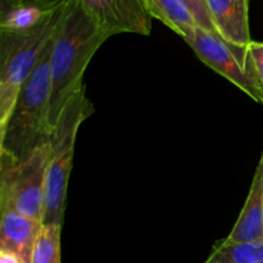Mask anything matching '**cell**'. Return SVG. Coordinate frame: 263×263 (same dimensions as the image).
<instances>
[{"instance_id":"obj_1","label":"cell","mask_w":263,"mask_h":263,"mask_svg":"<svg viewBox=\"0 0 263 263\" xmlns=\"http://www.w3.org/2000/svg\"><path fill=\"white\" fill-rule=\"evenodd\" d=\"M110 37L79 0L62 8L50 40V123L58 121L69 98L84 86V74L98 49Z\"/></svg>"},{"instance_id":"obj_2","label":"cell","mask_w":263,"mask_h":263,"mask_svg":"<svg viewBox=\"0 0 263 263\" xmlns=\"http://www.w3.org/2000/svg\"><path fill=\"white\" fill-rule=\"evenodd\" d=\"M51 40V39H50ZM50 41L21 89L7 123L0 128V151L23 161L36 148L50 143Z\"/></svg>"},{"instance_id":"obj_3","label":"cell","mask_w":263,"mask_h":263,"mask_svg":"<svg viewBox=\"0 0 263 263\" xmlns=\"http://www.w3.org/2000/svg\"><path fill=\"white\" fill-rule=\"evenodd\" d=\"M94 112L86 87L77 90L64 105L51 133V156L46 175L43 225H63L67 204V187L72 170L74 145L80 126Z\"/></svg>"},{"instance_id":"obj_4","label":"cell","mask_w":263,"mask_h":263,"mask_svg":"<svg viewBox=\"0 0 263 263\" xmlns=\"http://www.w3.org/2000/svg\"><path fill=\"white\" fill-rule=\"evenodd\" d=\"M61 12L50 13L27 32L0 31V128L5 126L21 89L37 67Z\"/></svg>"},{"instance_id":"obj_5","label":"cell","mask_w":263,"mask_h":263,"mask_svg":"<svg viewBox=\"0 0 263 263\" xmlns=\"http://www.w3.org/2000/svg\"><path fill=\"white\" fill-rule=\"evenodd\" d=\"M50 156V143L36 148L23 161L0 151V208H12L43 222Z\"/></svg>"},{"instance_id":"obj_6","label":"cell","mask_w":263,"mask_h":263,"mask_svg":"<svg viewBox=\"0 0 263 263\" xmlns=\"http://www.w3.org/2000/svg\"><path fill=\"white\" fill-rule=\"evenodd\" d=\"M185 43L205 66L238 86L254 102L263 104V84L257 73L249 45L231 43L217 32H211L199 26Z\"/></svg>"},{"instance_id":"obj_7","label":"cell","mask_w":263,"mask_h":263,"mask_svg":"<svg viewBox=\"0 0 263 263\" xmlns=\"http://www.w3.org/2000/svg\"><path fill=\"white\" fill-rule=\"evenodd\" d=\"M105 32L135 33L148 36L152 32V15L144 0H79Z\"/></svg>"},{"instance_id":"obj_8","label":"cell","mask_w":263,"mask_h":263,"mask_svg":"<svg viewBox=\"0 0 263 263\" xmlns=\"http://www.w3.org/2000/svg\"><path fill=\"white\" fill-rule=\"evenodd\" d=\"M41 229L40 221L12 208H0V251L13 253L21 263H31Z\"/></svg>"},{"instance_id":"obj_9","label":"cell","mask_w":263,"mask_h":263,"mask_svg":"<svg viewBox=\"0 0 263 263\" xmlns=\"http://www.w3.org/2000/svg\"><path fill=\"white\" fill-rule=\"evenodd\" d=\"M204 3L218 35L240 45L252 43L248 0H204Z\"/></svg>"},{"instance_id":"obj_10","label":"cell","mask_w":263,"mask_h":263,"mask_svg":"<svg viewBox=\"0 0 263 263\" xmlns=\"http://www.w3.org/2000/svg\"><path fill=\"white\" fill-rule=\"evenodd\" d=\"M263 240V154L252 181L251 190L226 243Z\"/></svg>"},{"instance_id":"obj_11","label":"cell","mask_w":263,"mask_h":263,"mask_svg":"<svg viewBox=\"0 0 263 263\" xmlns=\"http://www.w3.org/2000/svg\"><path fill=\"white\" fill-rule=\"evenodd\" d=\"M152 18L161 21L185 41L193 35L198 23L190 8L182 0H144Z\"/></svg>"},{"instance_id":"obj_12","label":"cell","mask_w":263,"mask_h":263,"mask_svg":"<svg viewBox=\"0 0 263 263\" xmlns=\"http://www.w3.org/2000/svg\"><path fill=\"white\" fill-rule=\"evenodd\" d=\"M204 263H263V240L215 244Z\"/></svg>"},{"instance_id":"obj_13","label":"cell","mask_w":263,"mask_h":263,"mask_svg":"<svg viewBox=\"0 0 263 263\" xmlns=\"http://www.w3.org/2000/svg\"><path fill=\"white\" fill-rule=\"evenodd\" d=\"M49 14L50 13L43 12L39 8L18 5L7 12L0 13V31L15 33L27 32L37 27Z\"/></svg>"},{"instance_id":"obj_14","label":"cell","mask_w":263,"mask_h":263,"mask_svg":"<svg viewBox=\"0 0 263 263\" xmlns=\"http://www.w3.org/2000/svg\"><path fill=\"white\" fill-rule=\"evenodd\" d=\"M62 226L63 225L58 223L43 225L33 249L31 263H62Z\"/></svg>"},{"instance_id":"obj_15","label":"cell","mask_w":263,"mask_h":263,"mask_svg":"<svg viewBox=\"0 0 263 263\" xmlns=\"http://www.w3.org/2000/svg\"><path fill=\"white\" fill-rule=\"evenodd\" d=\"M182 2L190 8V10H192L193 15H194L195 21H197L199 27L211 31V32H217L215 26H213L212 21H211L210 14H208L204 0H182Z\"/></svg>"},{"instance_id":"obj_16","label":"cell","mask_w":263,"mask_h":263,"mask_svg":"<svg viewBox=\"0 0 263 263\" xmlns=\"http://www.w3.org/2000/svg\"><path fill=\"white\" fill-rule=\"evenodd\" d=\"M69 0H18V5H30L41 9L45 13L62 9Z\"/></svg>"},{"instance_id":"obj_17","label":"cell","mask_w":263,"mask_h":263,"mask_svg":"<svg viewBox=\"0 0 263 263\" xmlns=\"http://www.w3.org/2000/svg\"><path fill=\"white\" fill-rule=\"evenodd\" d=\"M249 50H251L252 58H253L254 66H256L257 73H258L259 80L263 84V43H257L252 41L249 44Z\"/></svg>"},{"instance_id":"obj_18","label":"cell","mask_w":263,"mask_h":263,"mask_svg":"<svg viewBox=\"0 0 263 263\" xmlns=\"http://www.w3.org/2000/svg\"><path fill=\"white\" fill-rule=\"evenodd\" d=\"M0 263H21L20 259L9 252L0 251Z\"/></svg>"}]
</instances>
